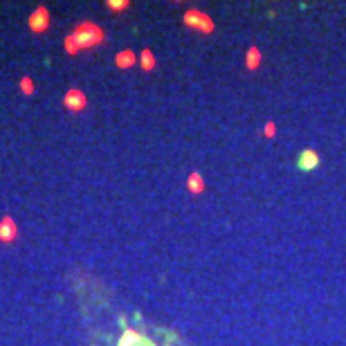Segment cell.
Segmentation results:
<instances>
[{"label":"cell","mask_w":346,"mask_h":346,"mask_svg":"<svg viewBox=\"0 0 346 346\" xmlns=\"http://www.w3.org/2000/svg\"><path fill=\"white\" fill-rule=\"evenodd\" d=\"M187 189L191 193H202L205 191V180H202L200 173H189V178H187Z\"/></svg>","instance_id":"ba28073f"},{"label":"cell","mask_w":346,"mask_h":346,"mask_svg":"<svg viewBox=\"0 0 346 346\" xmlns=\"http://www.w3.org/2000/svg\"><path fill=\"white\" fill-rule=\"evenodd\" d=\"M140 333L133 331V328H126L124 331V335L119 337V344L117 346H137V342H140Z\"/></svg>","instance_id":"30bf717a"},{"label":"cell","mask_w":346,"mask_h":346,"mask_svg":"<svg viewBox=\"0 0 346 346\" xmlns=\"http://www.w3.org/2000/svg\"><path fill=\"white\" fill-rule=\"evenodd\" d=\"M261 61H263L261 50H259L257 45H250V47H248V52H245V68L254 72V70H259Z\"/></svg>","instance_id":"52a82bcc"},{"label":"cell","mask_w":346,"mask_h":346,"mask_svg":"<svg viewBox=\"0 0 346 346\" xmlns=\"http://www.w3.org/2000/svg\"><path fill=\"white\" fill-rule=\"evenodd\" d=\"M135 54H133L131 50H122L117 56H115V63H117L119 68H131V66H135Z\"/></svg>","instance_id":"9c48e42d"},{"label":"cell","mask_w":346,"mask_h":346,"mask_svg":"<svg viewBox=\"0 0 346 346\" xmlns=\"http://www.w3.org/2000/svg\"><path fill=\"white\" fill-rule=\"evenodd\" d=\"M182 23L187 25V27L198 29V32H202V34H211L216 27L211 16L205 14V11H200V9H187L182 16Z\"/></svg>","instance_id":"7a4b0ae2"},{"label":"cell","mask_w":346,"mask_h":346,"mask_svg":"<svg viewBox=\"0 0 346 346\" xmlns=\"http://www.w3.org/2000/svg\"><path fill=\"white\" fill-rule=\"evenodd\" d=\"M23 90L25 92H32V84H29V79H23Z\"/></svg>","instance_id":"5bb4252c"},{"label":"cell","mask_w":346,"mask_h":346,"mask_svg":"<svg viewBox=\"0 0 346 346\" xmlns=\"http://www.w3.org/2000/svg\"><path fill=\"white\" fill-rule=\"evenodd\" d=\"M103 41V29L92 23H81L79 27L72 32V36L66 38V52L68 54H77L81 47H94Z\"/></svg>","instance_id":"6da1fadb"},{"label":"cell","mask_w":346,"mask_h":346,"mask_svg":"<svg viewBox=\"0 0 346 346\" xmlns=\"http://www.w3.org/2000/svg\"><path fill=\"white\" fill-rule=\"evenodd\" d=\"M140 66L144 68V70H153L155 68V56H153V52L151 50H144L140 54Z\"/></svg>","instance_id":"8fae6325"},{"label":"cell","mask_w":346,"mask_h":346,"mask_svg":"<svg viewBox=\"0 0 346 346\" xmlns=\"http://www.w3.org/2000/svg\"><path fill=\"white\" fill-rule=\"evenodd\" d=\"M108 7H110L112 11H122V9H126L128 7V0H110Z\"/></svg>","instance_id":"7c38bea8"},{"label":"cell","mask_w":346,"mask_h":346,"mask_svg":"<svg viewBox=\"0 0 346 346\" xmlns=\"http://www.w3.org/2000/svg\"><path fill=\"white\" fill-rule=\"evenodd\" d=\"M263 135H265V137H274L276 135V124L274 122H267L265 126H263Z\"/></svg>","instance_id":"4fadbf2b"},{"label":"cell","mask_w":346,"mask_h":346,"mask_svg":"<svg viewBox=\"0 0 346 346\" xmlns=\"http://www.w3.org/2000/svg\"><path fill=\"white\" fill-rule=\"evenodd\" d=\"M16 236H18V229H16L14 220H11L9 216H5V218H2V225H0V241L11 243Z\"/></svg>","instance_id":"8992f818"},{"label":"cell","mask_w":346,"mask_h":346,"mask_svg":"<svg viewBox=\"0 0 346 346\" xmlns=\"http://www.w3.org/2000/svg\"><path fill=\"white\" fill-rule=\"evenodd\" d=\"M319 164H322V158H319V153L313 149H304L299 153V158H297V167H299L301 171H315Z\"/></svg>","instance_id":"3957f363"},{"label":"cell","mask_w":346,"mask_h":346,"mask_svg":"<svg viewBox=\"0 0 346 346\" xmlns=\"http://www.w3.org/2000/svg\"><path fill=\"white\" fill-rule=\"evenodd\" d=\"M86 103L88 101H86V94L81 90H70L66 94V108H70V110H84Z\"/></svg>","instance_id":"5b68a950"},{"label":"cell","mask_w":346,"mask_h":346,"mask_svg":"<svg viewBox=\"0 0 346 346\" xmlns=\"http://www.w3.org/2000/svg\"><path fill=\"white\" fill-rule=\"evenodd\" d=\"M47 23H50V14H47L45 7H38V9L29 16V27H32L34 32H43V29L47 27Z\"/></svg>","instance_id":"277c9868"}]
</instances>
